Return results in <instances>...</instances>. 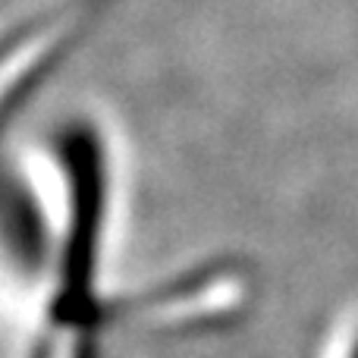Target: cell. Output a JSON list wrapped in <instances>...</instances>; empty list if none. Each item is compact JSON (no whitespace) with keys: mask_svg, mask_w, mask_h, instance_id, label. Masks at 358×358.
<instances>
[{"mask_svg":"<svg viewBox=\"0 0 358 358\" xmlns=\"http://www.w3.org/2000/svg\"><path fill=\"white\" fill-rule=\"evenodd\" d=\"M63 164V236L57 248L54 286L31 330L25 358H101L107 327L126 311L155 308L145 302H110L98 286L107 217L104 145L92 126H69L57 148Z\"/></svg>","mask_w":358,"mask_h":358,"instance_id":"obj_1","label":"cell"},{"mask_svg":"<svg viewBox=\"0 0 358 358\" xmlns=\"http://www.w3.org/2000/svg\"><path fill=\"white\" fill-rule=\"evenodd\" d=\"M352 358H358V346H355V352H352Z\"/></svg>","mask_w":358,"mask_h":358,"instance_id":"obj_2","label":"cell"}]
</instances>
